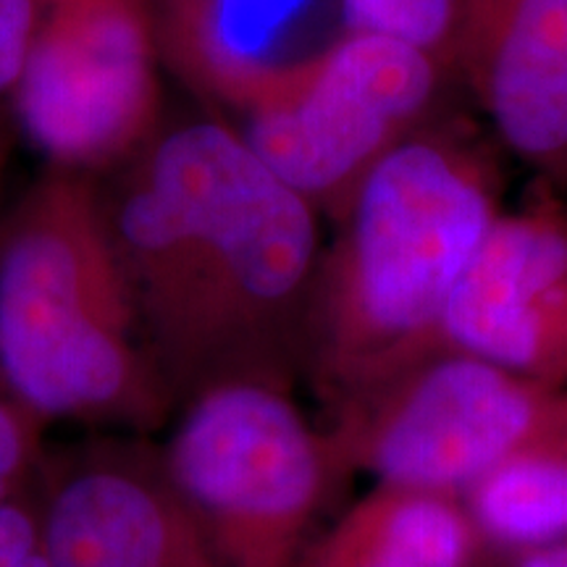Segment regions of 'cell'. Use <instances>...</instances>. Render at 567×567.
<instances>
[{
  "label": "cell",
  "instance_id": "obj_1",
  "mask_svg": "<svg viewBox=\"0 0 567 567\" xmlns=\"http://www.w3.org/2000/svg\"><path fill=\"white\" fill-rule=\"evenodd\" d=\"M101 184L113 250L176 410L231 379L292 386L321 266L316 205L221 122L158 130Z\"/></svg>",
  "mask_w": 567,
  "mask_h": 567
},
{
  "label": "cell",
  "instance_id": "obj_2",
  "mask_svg": "<svg viewBox=\"0 0 567 567\" xmlns=\"http://www.w3.org/2000/svg\"><path fill=\"white\" fill-rule=\"evenodd\" d=\"M0 375L51 425L158 436L174 421L92 174L51 166L0 213Z\"/></svg>",
  "mask_w": 567,
  "mask_h": 567
},
{
  "label": "cell",
  "instance_id": "obj_3",
  "mask_svg": "<svg viewBox=\"0 0 567 567\" xmlns=\"http://www.w3.org/2000/svg\"><path fill=\"white\" fill-rule=\"evenodd\" d=\"M494 210L478 166L410 134L363 176L342 213L344 237L321 255L308 365L354 386L396 344L434 334Z\"/></svg>",
  "mask_w": 567,
  "mask_h": 567
},
{
  "label": "cell",
  "instance_id": "obj_4",
  "mask_svg": "<svg viewBox=\"0 0 567 567\" xmlns=\"http://www.w3.org/2000/svg\"><path fill=\"white\" fill-rule=\"evenodd\" d=\"M163 467L216 567H300L337 444L318 436L292 386L231 379L176 410Z\"/></svg>",
  "mask_w": 567,
  "mask_h": 567
},
{
  "label": "cell",
  "instance_id": "obj_5",
  "mask_svg": "<svg viewBox=\"0 0 567 567\" xmlns=\"http://www.w3.org/2000/svg\"><path fill=\"white\" fill-rule=\"evenodd\" d=\"M442 66L421 48L350 32L302 63H274L243 137L284 184L339 218L363 176L415 132Z\"/></svg>",
  "mask_w": 567,
  "mask_h": 567
},
{
  "label": "cell",
  "instance_id": "obj_6",
  "mask_svg": "<svg viewBox=\"0 0 567 567\" xmlns=\"http://www.w3.org/2000/svg\"><path fill=\"white\" fill-rule=\"evenodd\" d=\"M158 0H40L13 109L53 166L95 176L161 130Z\"/></svg>",
  "mask_w": 567,
  "mask_h": 567
},
{
  "label": "cell",
  "instance_id": "obj_7",
  "mask_svg": "<svg viewBox=\"0 0 567 567\" xmlns=\"http://www.w3.org/2000/svg\"><path fill=\"white\" fill-rule=\"evenodd\" d=\"M40 507L51 567H216L155 436L90 431L51 446Z\"/></svg>",
  "mask_w": 567,
  "mask_h": 567
},
{
  "label": "cell",
  "instance_id": "obj_8",
  "mask_svg": "<svg viewBox=\"0 0 567 567\" xmlns=\"http://www.w3.org/2000/svg\"><path fill=\"white\" fill-rule=\"evenodd\" d=\"M534 421L530 392L509 371L460 352L415 381L368 444V463L408 492L478 484L520 452Z\"/></svg>",
  "mask_w": 567,
  "mask_h": 567
},
{
  "label": "cell",
  "instance_id": "obj_9",
  "mask_svg": "<svg viewBox=\"0 0 567 567\" xmlns=\"http://www.w3.org/2000/svg\"><path fill=\"white\" fill-rule=\"evenodd\" d=\"M446 69L517 158L567 179V0H455Z\"/></svg>",
  "mask_w": 567,
  "mask_h": 567
},
{
  "label": "cell",
  "instance_id": "obj_10",
  "mask_svg": "<svg viewBox=\"0 0 567 567\" xmlns=\"http://www.w3.org/2000/svg\"><path fill=\"white\" fill-rule=\"evenodd\" d=\"M439 334L463 354L526 373L567 354V226L549 213L496 216Z\"/></svg>",
  "mask_w": 567,
  "mask_h": 567
},
{
  "label": "cell",
  "instance_id": "obj_11",
  "mask_svg": "<svg viewBox=\"0 0 567 567\" xmlns=\"http://www.w3.org/2000/svg\"><path fill=\"white\" fill-rule=\"evenodd\" d=\"M467 526L434 494L363 507L308 547L300 567H465Z\"/></svg>",
  "mask_w": 567,
  "mask_h": 567
},
{
  "label": "cell",
  "instance_id": "obj_12",
  "mask_svg": "<svg viewBox=\"0 0 567 567\" xmlns=\"http://www.w3.org/2000/svg\"><path fill=\"white\" fill-rule=\"evenodd\" d=\"M476 515L488 534L517 547L567 536V455L515 452L478 481Z\"/></svg>",
  "mask_w": 567,
  "mask_h": 567
},
{
  "label": "cell",
  "instance_id": "obj_13",
  "mask_svg": "<svg viewBox=\"0 0 567 567\" xmlns=\"http://www.w3.org/2000/svg\"><path fill=\"white\" fill-rule=\"evenodd\" d=\"M350 32H375L421 48L446 69L455 0H344Z\"/></svg>",
  "mask_w": 567,
  "mask_h": 567
},
{
  "label": "cell",
  "instance_id": "obj_14",
  "mask_svg": "<svg viewBox=\"0 0 567 567\" xmlns=\"http://www.w3.org/2000/svg\"><path fill=\"white\" fill-rule=\"evenodd\" d=\"M48 429L0 375V507L40 484L48 452Z\"/></svg>",
  "mask_w": 567,
  "mask_h": 567
},
{
  "label": "cell",
  "instance_id": "obj_15",
  "mask_svg": "<svg viewBox=\"0 0 567 567\" xmlns=\"http://www.w3.org/2000/svg\"><path fill=\"white\" fill-rule=\"evenodd\" d=\"M0 567H51L42 534L40 484L0 507Z\"/></svg>",
  "mask_w": 567,
  "mask_h": 567
},
{
  "label": "cell",
  "instance_id": "obj_16",
  "mask_svg": "<svg viewBox=\"0 0 567 567\" xmlns=\"http://www.w3.org/2000/svg\"><path fill=\"white\" fill-rule=\"evenodd\" d=\"M38 19L40 0H0V111L13 103L24 76Z\"/></svg>",
  "mask_w": 567,
  "mask_h": 567
},
{
  "label": "cell",
  "instance_id": "obj_17",
  "mask_svg": "<svg viewBox=\"0 0 567 567\" xmlns=\"http://www.w3.org/2000/svg\"><path fill=\"white\" fill-rule=\"evenodd\" d=\"M520 567H567V544H549V547L534 549L523 559Z\"/></svg>",
  "mask_w": 567,
  "mask_h": 567
},
{
  "label": "cell",
  "instance_id": "obj_18",
  "mask_svg": "<svg viewBox=\"0 0 567 567\" xmlns=\"http://www.w3.org/2000/svg\"><path fill=\"white\" fill-rule=\"evenodd\" d=\"M11 145H13V134H11L9 118H6V111H0V200H3V182H6V172H9Z\"/></svg>",
  "mask_w": 567,
  "mask_h": 567
}]
</instances>
